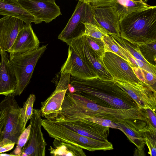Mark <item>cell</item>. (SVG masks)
Here are the masks:
<instances>
[{
  "label": "cell",
  "mask_w": 156,
  "mask_h": 156,
  "mask_svg": "<svg viewBox=\"0 0 156 156\" xmlns=\"http://www.w3.org/2000/svg\"><path fill=\"white\" fill-rule=\"evenodd\" d=\"M70 83L75 88L76 92L99 105L121 109L138 107L133 100L114 80L99 77L80 80L71 76Z\"/></svg>",
  "instance_id": "6da1fadb"
},
{
  "label": "cell",
  "mask_w": 156,
  "mask_h": 156,
  "mask_svg": "<svg viewBox=\"0 0 156 156\" xmlns=\"http://www.w3.org/2000/svg\"><path fill=\"white\" fill-rule=\"evenodd\" d=\"M119 28L121 37L138 46L156 41V6L125 16Z\"/></svg>",
  "instance_id": "7a4b0ae2"
},
{
  "label": "cell",
  "mask_w": 156,
  "mask_h": 156,
  "mask_svg": "<svg viewBox=\"0 0 156 156\" xmlns=\"http://www.w3.org/2000/svg\"><path fill=\"white\" fill-rule=\"evenodd\" d=\"M71 100L80 110L76 113L78 117L88 116L101 117L116 123L127 119H137L148 122L145 110L138 107L121 109L103 106L98 105L76 93L70 94Z\"/></svg>",
  "instance_id": "3957f363"
},
{
  "label": "cell",
  "mask_w": 156,
  "mask_h": 156,
  "mask_svg": "<svg viewBox=\"0 0 156 156\" xmlns=\"http://www.w3.org/2000/svg\"><path fill=\"white\" fill-rule=\"evenodd\" d=\"M41 124L50 137L71 143L83 149L90 151L113 149L112 144L108 140L102 141L85 136L55 121L42 119Z\"/></svg>",
  "instance_id": "277c9868"
},
{
  "label": "cell",
  "mask_w": 156,
  "mask_h": 156,
  "mask_svg": "<svg viewBox=\"0 0 156 156\" xmlns=\"http://www.w3.org/2000/svg\"><path fill=\"white\" fill-rule=\"evenodd\" d=\"M48 44L19 54H9V59L17 81L15 96L20 95L30 82L34 68Z\"/></svg>",
  "instance_id": "5b68a950"
},
{
  "label": "cell",
  "mask_w": 156,
  "mask_h": 156,
  "mask_svg": "<svg viewBox=\"0 0 156 156\" xmlns=\"http://www.w3.org/2000/svg\"><path fill=\"white\" fill-rule=\"evenodd\" d=\"M85 23L98 26L94 17V6L78 1L71 18L59 35L58 39L69 45L73 39L84 35L85 26L83 23Z\"/></svg>",
  "instance_id": "8992f818"
},
{
  "label": "cell",
  "mask_w": 156,
  "mask_h": 156,
  "mask_svg": "<svg viewBox=\"0 0 156 156\" xmlns=\"http://www.w3.org/2000/svg\"><path fill=\"white\" fill-rule=\"evenodd\" d=\"M115 81L117 85L133 100L139 109L150 108L155 113V89L141 81L138 82Z\"/></svg>",
  "instance_id": "52a82bcc"
},
{
  "label": "cell",
  "mask_w": 156,
  "mask_h": 156,
  "mask_svg": "<svg viewBox=\"0 0 156 156\" xmlns=\"http://www.w3.org/2000/svg\"><path fill=\"white\" fill-rule=\"evenodd\" d=\"M15 96L14 93L7 96L8 114L0 146L12 143L16 144L20 136L24 130L21 116V108Z\"/></svg>",
  "instance_id": "ba28073f"
},
{
  "label": "cell",
  "mask_w": 156,
  "mask_h": 156,
  "mask_svg": "<svg viewBox=\"0 0 156 156\" xmlns=\"http://www.w3.org/2000/svg\"><path fill=\"white\" fill-rule=\"evenodd\" d=\"M41 119L40 109H33L30 119V127L29 137L20 156H45L47 144L41 130Z\"/></svg>",
  "instance_id": "9c48e42d"
},
{
  "label": "cell",
  "mask_w": 156,
  "mask_h": 156,
  "mask_svg": "<svg viewBox=\"0 0 156 156\" xmlns=\"http://www.w3.org/2000/svg\"><path fill=\"white\" fill-rule=\"evenodd\" d=\"M83 136L102 141H108L109 128L76 117L58 118L52 120Z\"/></svg>",
  "instance_id": "30bf717a"
},
{
  "label": "cell",
  "mask_w": 156,
  "mask_h": 156,
  "mask_svg": "<svg viewBox=\"0 0 156 156\" xmlns=\"http://www.w3.org/2000/svg\"><path fill=\"white\" fill-rule=\"evenodd\" d=\"M68 45L75 53L104 80H114L105 67L102 60L96 54L87 43L85 35L73 39Z\"/></svg>",
  "instance_id": "8fae6325"
},
{
  "label": "cell",
  "mask_w": 156,
  "mask_h": 156,
  "mask_svg": "<svg viewBox=\"0 0 156 156\" xmlns=\"http://www.w3.org/2000/svg\"><path fill=\"white\" fill-rule=\"evenodd\" d=\"M102 62L114 80L131 82L140 81L127 62L115 53L110 52H105Z\"/></svg>",
  "instance_id": "7c38bea8"
},
{
  "label": "cell",
  "mask_w": 156,
  "mask_h": 156,
  "mask_svg": "<svg viewBox=\"0 0 156 156\" xmlns=\"http://www.w3.org/2000/svg\"><path fill=\"white\" fill-rule=\"evenodd\" d=\"M21 5L38 21L49 23L61 15L55 2L45 0H18Z\"/></svg>",
  "instance_id": "4fadbf2b"
},
{
  "label": "cell",
  "mask_w": 156,
  "mask_h": 156,
  "mask_svg": "<svg viewBox=\"0 0 156 156\" xmlns=\"http://www.w3.org/2000/svg\"><path fill=\"white\" fill-rule=\"evenodd\" d=\"M60 73H66L80 80L99 77L97 74L84 62L69 45L67 59L62 66Z\"/></svg>",
  "instance_id": "5bb4252c"
},
{
  "label": "cell",
  "mask_w": 156,
  "mask_h": 156,
  "mask_svg": "<svg viewBox=\"0 0 156 156\" xmlns=\"http://www.w3.org/2000/svg\"><path fill=\"white\" fill-rule=\"evenodd\" d=\"M25 24L23 20L14 17L5 16L0 19V51L10 49Z\"/></svg>",
  "instance_id": "9a60e30c"
},
{
  "label": "cell",
  "mask_w": 156,
  "mask_h": 156,
  "mask_svg": "<svg viewBox=\"0 0 156 156\" xmlns=\"http://www.w3.org/2000/svg\"><path fill=\"white\" fill-rule=\"evenodd\" d=\"M94 17L98 26L105 29L109 35L120 36V17L113 5L94 7Z\"/></svg>",
  "instance_id": "2e32d148"
},
{
  "label": "cell",
  "mask_w": 156,
  "mask_h": 156,
  "mask_svg": "<svg viewBox=\"0 0 156 156\" xmlns=\"http://www.w3.org/2000/svg\"><path fill=\"white\" fill-rule=\"evenodd\" d=\"M0 53V95L7 96L15 92L17 81L7 51H1Z\"/></svg>",
  "instance_id": "e0dca14e"
},
{
  "label": "cell",
  "mask_w": 156,
  "mask_h": 156,
  "mask_svg": "<svg viewBox=\"0 0 156 156\" xmlns=\"http://www.w3.org/2000/svg\"><path fill=\"white\" fill-rule=\"evenodd\" d=\"M39 45L40 41L31 24H25L7 52L11 54L22 53L36 49Z\"/></svg>",
  "instance_id": "ac0fdd59"
},
{
  "label": "cell",
  "mask_w": 156,
  "mask_h": 156,
  "mask_svg": "<svg viewBox=\"0 0 156 156\" xmlns=\"http://www.w3.org/2000/svg\"><path fill=\"white\" fill-rule=\"evenodd\" d=\"M0 15L14 17L27 24H39L37 20L20 4L18 0H0Z\"/></svg>",
  "instance_id": "d6986e66"
},
{
  "label": "cell",
  "mask_w": 156,
  "mask_h": 156,
  "mask_svg": "<svg viewBox=\"0 0 156 156\" xmlns=\"http://www.w3.org/2000/svg\"><path fill=\"white\" fill-rule=\"evenodd\" d=\"M139 119H127L116 122L118 129L122 131L129 140L140 150H144L145 143L142 133L139 131L141 120L136 123Z\"/></svg>",
  "instance_id": "ffe728a7"
},
{
  "label": "cell",
  "mask_w": 156,
  "mask_h": 156,
  "mask_svg": "<svg viewBox=\"0 0 156 156\" xmlns=\"http://www.w3.org/2000/svg\"><path fill=\"white\" fill-rule=\"evenodd\" d=\"M111 35L115 43L120 48L121 52L127 59L128 63L131 67H137L134 61L135 58L140 60L147 64L151 65L142 56L139 46L130 43L120 36Z\"/></svg>",
  "instance_id": "44dd1931"
},
{
  "label": "cell",
  "mask_w": 156,
  "mask_h": 156,
  "mask_svg": "<svg viewBox=\"0 0 156 156\" xmlns=\"http://www.w3.org/2000/svg\"><path fill=\"white\" fill-rule=\"evenodd\" d=\"M67 90H54L45 101L42 102L40 109L41 116L47 119L60 111Z\"/></svg>",
  "instance_id": "7402d4cb"
},
{
  "label": "cell",
  "mask_w": 156,
  "mask_h": 156,
  "mask_svg": "<svg viewBox=\"0 0 156 156\" xmlns=\"http://www.w3.org/2000/svg\"><path fill=\"white\" fill-rule=\"evenodd\" d=\"M52 145L48 149L51 156H86L82 148L71 143L54 139Z\"/></svg>",
  "instance_id": "603a6c76"
},
{
  "label": "cell",
  "mask_w": 156,
  "mask_h": 156,
  "mask_svg": "<svg viewBox=\"0 0 156 156\" xmlns=\"http://www.w3.org/2000/svg\"><path fill=\"white\" fill-rule=\"evenodd\" d=\"M113 6L115 8L120 19L133 12L151 8L142 0H115Z\"/></svg>",
  "instance_id": "cb8c5ba5"
},
{
  "label": "cell",
  "mask_w": 156,
  "mask_h": 156,
  "mask_svg": "<svg viewBox=\"0 0 156 156\" xmlns=\"http://www.w3.org/2000/svg\"><path fill=\"white\" fill-rule=\"evenodd\" d=\"M142 133L145 143L147 145L148 154L151 156L156 155V128H154L148 121H142L139 128Z\"/></svg>",
  "instance_id": "d4e9b609"
},
{
  "label": "cell",
  "mask_w": 156,
  "mask_h": 156,
  "mask_svg": "<svg viewBox=\"0 0 156 156\" xmlns=\"http://www.w3.org/2000/svg\"><path fill=\"white\" fill-rule=\"evenodd\" d=\"M141 55L150 64L156 66V41L139 46Z\"/></svg>",
  "instance_id": "484cf974"
},
{
  "label": "cell",
  "mask_w": 156,
  "mask_h": 156,
  "mask_svg": "<svg viewBox=\"0 0 156 156\" xmlns=\"http://www.w3.org/2000/svg\"><path fill=\"white\" fill-rule=\"evenodd\" d=\"M36 96L34 94H30L27 100L23 103V108L20 109V114L24 129L29 120L30 119L33 111V107L35 101Z\"/></svg>",
  "instance_id": "4316f807"
},
{
  "label": "cell",
  "mask_w": 156,
  "mask_h": 156,
  "mask_svg": "<svg viewBox=\"0 0 156 156\" xmlns=\"http://www.w3.org/2000/svg\"><path fill=\"white\" fill-rule=\"evenodd\" d=\"M131 68L140 81L156 89V75L139 67Z\"/></svg>",
  "instance_id": "83f0119b"
},
{
  "label": "cell",
  "mask_w": 156,
  "mask_h": 156,
  "mask_svg": "<svg viewBox=\"0 0 156 156\" xmlns=\"http://www.w3.org/2000/svg\"><path fill=\"white\" fill-rule=\"evenodd\" d=\"M85 26V30L83 35L88 36L102 41L103 37L109 35L104 29L92 23H83Z\"/></svg>",
  "instance_id": "f1b7e54d"
},
{
  "label": "cell",
  "mask_w": 156,
  "mask_h": 156,
  "mask_svg": "<svg viewBox=\"0 0 156 156\" xmlns=\"http://www.w3.org/2000/svg\"><path fill=\"white\" fill-rule=\"evenodd\" d=\"M85 36L86 40L89 45L99 58L102 60L105 53V45L103 41L100 39L88 36Z\"/></svg>",
  "instance_id": "f546056e"
},
{
  "label": "cell",
  "mask_w": 156,
  "mask_h": 156,
  "mask_svg": "<svg viewBox=\"0 0 156 156\" xmlns=\"http://www.w3.org/2000/svg\"><path fill=\"white\" fill-rule=\"evenodd\" d=\"M105 45V52H110L118 55L128 62V60L121 52L120 49L113 41L112 36L108 35L104 36L102 39Z\"/></svg>",
  "instance_id": "4dcf8cb0"
},
{
  "label": "cell",
  "mask_w": 156,
  "mask_h": 156,
  "mask_svg": "<svg viewBox=\"0 0 156 156\" xmlns=\"http://www.w3.org/2000/svg\"><path fill=\"white\" fill-rule=\"evenodd\" d=\"M30 127L29 124L22 132L19 138L16 148L10 154L14 156H20L23 149L28 139Z\"/></svg>",
  "instance_id": "1f68e13d"
},
{
  "label": "cell",
  "mask_w": 156,
  "mask_h": 156,
  "mask_svg": "<svg viewBox=\"0 0 156 156\" xmlns=\"http://www.w3.org/2000/svg\"><path fill=\"white\" fill-rule=\"evenodd\" d=\"M8 114L7 96L0 102V143L3 138L4 130Z\"/></svg>",
  "instance_id": "d6a6232c"
},
{
  "label": "cell",
  "mask_w": 156,
  "mask_h": 156,
  "mask_svg": "<svg viewBox=\"0 0 156 156\" xmlns=\"http://www.w3.org/2000/svg\"><path fill=\"white\" fill-rule=\"evenodd\" d=\"M83 119L91 122L103 126L118 129V126L117 123L108 119L101 117L90 116L86 117Z\"/></svg>",
  "instance_id": "836d02e7"
},
{
  "label": "cell",
  "mask_w": 156,
  "mask_h": 156,
  "mask_svg": "<svg viewBox=\"0 0 156 156\" xmlns=\"http://www.w3.org/2000/svg\"><path fill=\"white\" fill-rule=\"evenodd\" d=\"M61 73L60 80L54 90H68V84L70 83V74L66 73Z\"/></svg>",
  "instance_id": "e575fe53"
},
{
  "label": "cell",
  "mask_w": 156,
  "mask_h": 156,
  "mask_svg": "<svg viewBox=\"0 0 156 156\" xmlns=\"http://www.w3.org/2000/svg\"><path fill=\"white\" fill-rule=\"evenodd\" d=\"M81 2L87 3L94 7H103L113 6L115 0H76Z\"/></svg>",
  "instance_id": "d590c367"
},
{
  "label": "cell",
  "mask_w": 156,
  "mask_h": 156,
  "mask_svg": "<svg viewBox=\"0 0 156 156\" xmlns=\"http://www.w3.org/2000/svg\"><path fill=\"white\" fill-rule=\"evenodd\" d=\"M145 110L148 121L154 128H156V113L150 108Z\"/></svg>",
  "instance_id": "8d00e7d4"
},
{
  "label": "cell",
  "mask_w": 156,
  "mask_h": 156,
  "mask_svg": "<svg viewBox=\"0 0 156 156\" xmlns=\"http://www.w3.org/2000/svg\"><path fill=\"white\" fill-rule=\"evenodd\" d=\"M15 144L12 143L0 146V153L9 151L12 149Z\"/></svg>",
  "instance_id": "74e56055"
},
{
  "label": "cell",
  "mask_w": 156,
  "mask_h": 156,
  "mask_svg": "<svg viewBox=\"0 0 156 156\" xmlns=\"http://www.w3.org/2000/svg\"><path fill=\"white\" fill-rule=\"evenodd\" d=\"M68 90L70 94H73L76 92L75 88L70 83L68 85Z\"/></svg>",
  "instance_id": "f35d334b"
},
{
  "label": "cell",
  "mask_w": 156,
  "mask_h": 156,
  "mask_svg": "<svg viewBox=\"0 0 156 156\" xmlns=\"http://www.w3.org/2000/svg\"><path fill=\"white\" fill-rule=\"evenodd\" d=\"M136 151H135L134 152V155H138L139 154H140V155L143 156L145 155L144 154V150H140L137 148V149H135Z\"/></svg>",
  "instance_id": "ab89813d"
},
{
  "label": "cell",
  "mask_w": 156,
  "mask_h": 156,
  "mask_svg": "<svg viewBox=\"0 0 156 156\" xmlns=\"http://www.w3.org/2000/svg\"><path fill=\"white\" fill-rule=\"evenodd\" d=\"M14 155L11 154H7V153H0V156H13Z\"/></svg>",
  "instance_id": "60d3db41"
},
{
  "label": "cell",
  "mask_w": 156,
  "mask_h": 156,
  "mask_svg": "<svg viewBox=\"0 0 156 156\" xmlns=\"http://www.w3.org/2000/svg\"><path fill=\"white\" fill-rule=\"evenodd\" d=\"M148 0H142V1L144 3H147Z\"/></svg>",
  "instance_id": "b9f144b4"
},
{
  "label": "cell",
  "mask_w": 156,
  "mask_h": 156,
  "mask_svg": "<svg viewBox=\"0 0 156 156\" xmlns=\"http://www.w3.org/2000/svg\"><path fill=\"white\" fill-rule=\"evenodd\" d=\"M45 0L55 2V0Z\"/></svg>",
  "instance_id": "7bdbcfd3"
}]
</instances>
